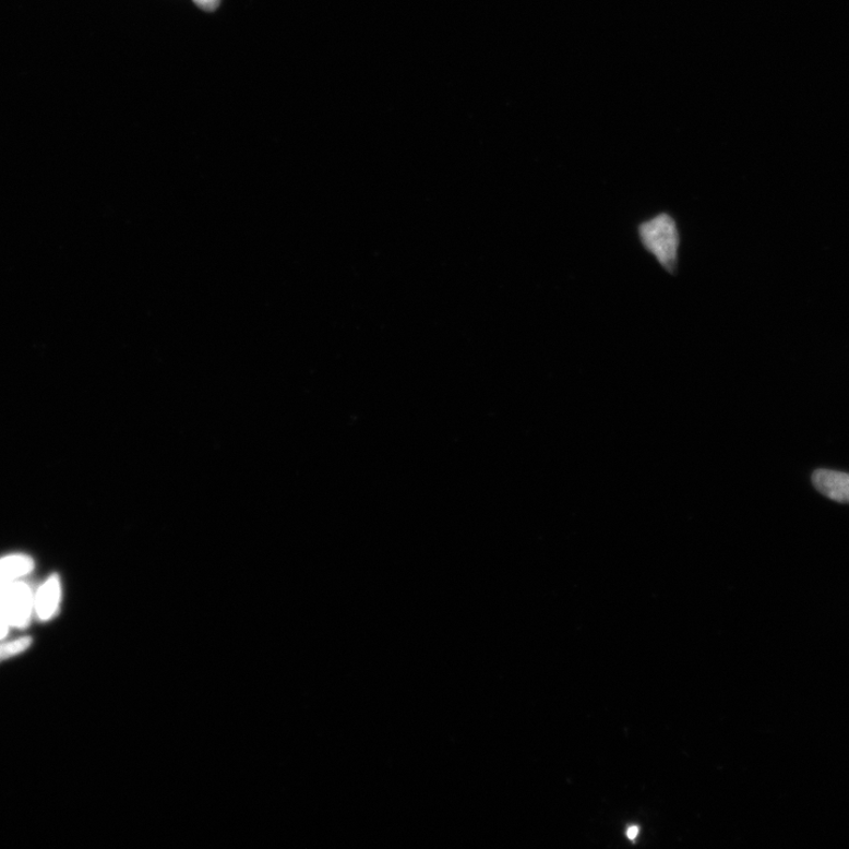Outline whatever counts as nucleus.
I'll return each instance as SVG.
<instances>
[{
	"label": "nucleus",
	"mask_w": 849,
	"mask_h": 849,
	"mask_svg": "<svg viewBox=\"0 0 849 849\" xmlns=\"http://www.w3.org/2000/svg\"><path fill=\"white\" fill-rule=\"evenodd\" d=\"M638 239L669 274H675L679 268L681 234L679 226L670 214L660 213L639 224Z\"/></svg>",
	"instance_id": "obj_1"
},
{
	"label": "nucleus",
	"mask_w": 849,
	"mask_h": 849,
	"mask_svg": "<svg viewBox=\"0 0 849 849\" xmlns=\"http://www.w3.org/2000/svg\"><path fill=\"white\" fill-rule=\"evenodd\" d=\"M0 609L11 629H26L35 614V593L26 582L0 585Z\"/></svg>",
	"instance_id": "obj_2"
},
{
	"label": "nucleus",
	"mask_w": 849,
	"mask_h": 849,
	"mask_svg": "<svg viewBox=\"0 0 849 849\" xmlns=\"http://www.w3.org/2000/svg\"><path fill=\"white\" fill-rule=\"evenodd\" d=\"M62 601V584L60 577L53 575L44 582L35 593V614L41 622L55 618Z\"/></svg>",
	"instance_id": "obj_3"
},
{
	"label": "nucleus",
	"mask_w": 849,
	"mask_h": 849,
	"mask_svg": "<svg viewBox=\"0 0 849 849\" xmlns=\"http://www.w3.org/2000/svg\"><path fill=\"white\" fill-rule=\"evenodd\" d=\"M813 485L820 493L838 503L849 504V475L832 470H817Z\"/></svg>",
	"instance_id": "obj_4"
},
{
	"label": "nucleus",
	"mask_w": 849,
	"mask_h": 849,
	"mask_svg": "<svg viewBox=\"0 0 849 849\" xmlns=\"http://www.w3.org/2000/svg\"><path fill=\"white\" fill-rule=\"evenodd\" d=\"M34 567L31 555L14 553L0 559V585L22 581L33 573Z\"/></svg>",
	"instance_id": "obj_5"
},
{
	"label": "nucleus",
	"mask_w": 849,
	"mask_h": 849,
	"mask_svg": "<svg viewBox=\"0 0 849 849\" xmlns=\"http://www.w3.org/2000/svg\"><path fill=\"white\" fill-rule=\"evenodd\" d=\"M33 638L23 636L11 641H0V662L10 660L32 647Z\"/></svg>",
	"instance_id": "obj_6"
},
{
	"label": "nucleus",
	"mask_w": 849,
	"mask_h": 849,
	"mask_svg": "<svg viewBox=\"0 0 849 849\" xmlns=\"http://www.w3.org/2000/svg\"><path fill=\"white\" fill-rule=\"evenodd\" d=\"M196 7L204 11H215L222 0H193Z\"/></svg>",
	"instance_id": "obj_7"
},
{
	"label": "nucleus",
	"mask_w": 849,
	"mask_h": 849,
	"mask_svg": "<svg viewBox=\"0 0 849 849\" xmlns=\"http://www.w3.org/2000/svg\"><path fill=\"white\" fill-rule=\"evenodd\" d=\"M11 626L9 625L2 609H0V641L5 639Z\"/></svg>",
	"instance_id": "obj_8"
},
{
	"label": "nucleus",
	"mask_w": 849,
	"mask_h": 849,
	"mask_svg": "<svg viewBox=\"0 0 849 849\" xmlns=\"http://www.w3.org/2000/svg\"><path fill=\"white\" fill-rule=\"evenodd\" d=\"M639 829L636 826H633L626 830V836L631 840H636L638 837Z\"/></svg>",
	"instance_id": "obj_9"
}]
</instances>
